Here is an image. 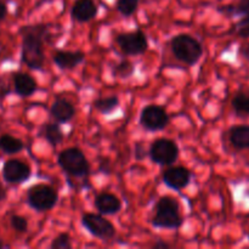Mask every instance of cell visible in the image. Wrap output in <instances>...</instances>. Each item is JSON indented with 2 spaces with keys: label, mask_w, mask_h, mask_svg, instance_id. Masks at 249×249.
<instances>
[{
  "label": "cell",
  "mask_w": 249,
  "mask_h": 249,
  "mask_svg": "<svg viewBox=\"0 0 249 249\" xmlns=\"http://www.w3.org/2000/svg\"><path fill=\"white\" fill-rule=\"evenodd\" d=\"M22 62L32 70H41L45 62L44 43L50 38V29L46 24H31L22 27Z\"/></svg>",
  "instance_id": "obj_1"
},
{
  "label": "cell",
  "mask_w": 249,
  "mask_h": 249,
  "mask_svg": "<svg viewBox=\"0 0 249 249\" xmlns=\"http://www.w3.org/2000/svg\"><path fill=\"white\" fill-rule=\"evenodd\" d=\"M153 228L177 230L184 224V218L180 213V204L170 196H163L157 201L155 215L151 220Z\"/></svg>",
  "instance_id": "obj_2"
},
{
  "label": "cell",
  "mask_w": 249,
  "mask_h": 249,
  "mask_svg": "<svg viewBox=\"0 0 249 249\" xmlns=\"http://www.w3.org/2000/svg\"><path fill=\"white\" fill-rule=\"evenodd\" d=\"M170 49L175 57L189 66H195L202 57L201 43L190 34H179L170 41Z\"/></svg>",
  "instance_id": "obj_3"
},
{
  "label": "cell",
  "mask_w": 249,
  "mask_h": 249,
  "mask_svg": "<svg viewBox=\"0 0 249 249\" xmlns=\"http://www.w3.org/2000/svg\"><path fill=\"white\" fill-rule=\"evenodd\" d=\"M57 164L66 174L74 178L87 177L90 173V164L84 152L78 147H70L60 152Z\"/></svg>",
  "instance_id": "obj_4"
},
{
  "label": "cell",
  "mask_w": 249,
  "mask_h": 249,
  "mask_svg": "<svg viewBox=\"0 0 249 249\" xmlns=\"http://www.w3.org/2000/svg\"><path fill=\"white\" fill-rule=\"evenodd\" d=\"M57 192L49 185H34L27 191V203L32 209L39 213L51 211L57 204Z\"/></svg>",
  "instance_id": "obj_5"
},
{
  "label": "cell",
  "mask_w": 249,
  "mask_h": 249,
  "mask_svg": "<svg viewBox=\"0 0 249 249\" xmlns=\"http://www.w3.org/2000/svg\"><path fill=\"white\" fill-rule=\"evenodd\" d=\"M179 146L174 140L160 138L153 141L150 146L151 160L158 165H172L179 158Z\"/></svg>",
  "instance_id": "obj_6"
},
{
  "label": "cell",
  "mask_w": 249,
  "mask_h": 249,
  "mask_svg": "<svg viewBox=\"0 0 249 249\" xmlns=\"http://www.w3.org/2000/svg\"><path fill=\"white\" fill-rule=\"evenodd\" d=\"M82 224L88 232L102 241H109L116 236V228L113 224L99 214H83Z\"/></svg>",
  "instance_id": "obj_7"
},
{
  "label": "cell",
  "mask_w": 249,
  "mask_h": 249,
  "mask_svg": "<svg viewBox=\"0 0 249 249\" xmlns=\"http://www.w3.org/2000/svg\"><path fill=\"white\" fill-rule=\"evenodd\" d=\"M117 44L128 56H139L145 53L148 48V40L142 31H133L121 33L116 38Z\"/></svg>",
  "instance_id": "obj_8"
},
{
  "label": "cell",
  "mask_w": 249,
  "mask_h": 249,
  "mask_svg": "<svg viewBox=\"0 0 249 249\" xmlns=\"http://www.w3.org/2000/svg\"><path fill=\"white\" fill-rule=\"evenodd\" d=\"M140 124L148 131H160L169 124V116L163 107L157 105H147L140 114Z\"/></svg>",
  "instance_id": "obj_9"
},
{
  "label": "cell",
  "mask_w": 249,
  "mask_h": 249,
  "mask_svg": "<svg viewBox=\"0 0 249 249\" xmlns=\"http://www.w3.org/2000/svg\"><path fill=\"white\" fill-rule=\"evenodd\" d=\"M2 179L7 184L19 185L31 178L32 169L26 162L19 160H9L2 165Z\"/></svg>",
  "instance_id": "obj_10"
},
{
  "label": "cell",
  "mask_w": 249,
  "mask_h": 249,
  "mask_svg": "<svg viewBox=\"0 0 249 249\" xmlns=\"http://www.w3.org/2000/svg\"><path fill=\"white\" fill-rule=\"evenodd\" d=\"M163 182L167 185L169 189L179 190L185 189L191 181V172L186 167L178 165V167H172L163 173Z\"/></svg>",
  "instance_id": "obj_11"
},
{
  "label": "cell",
  "mask_w": 249,
  "mask_h": 249,
  "mask_svg": "<svg viewBox=\"0 0 249 249\" xmlns=\"http://www.w3.org/2000/svg\"><path fill=\"white\" fill-rule=\"evenodd\" d=\"M84 60L85 55L83 51L57 50L53 55V63L61 70H73L78 67Z\"/></svg>",
  "instance_id": "obj_12"
},
{
  "label": "cell",
  "mask_w": 249,
  "mask_h": 249,
  "mask_svg": "<svg viewBox=\"0 0 249 249\" xmlns=\"http://www.w3.org/2000/svg\"><path fill=\"white\" fill-rule=\"evenodd\" d=\"M94 206L96 211L106 215H114L122 209V202L116 195L109 192H101L95 197Z\"/></svg>",
  "instance_id": "obj_13"
},
{
  "label": "cell",
  "mask_w": 249,
  "mask_h": 249,
  "mask_svg": "<svg viewBox=\"0 0 249 249\" xmlns=\"http://www.w3.org/2000/svg\"><path fill=\"white\" fill-rule=\"evenodd\" d=\"M97 10L99 9L94 0H75L71 14L74 21L85 23L96 17Z\"/></svg>",
  "instance_id": "obj_14"
},
{
  "label": "cell",
  "mask_w": 249,
  "mask_h": 249,
  "mask_svg": "<svg viewBox=\"0 0 249 249\" xmlns=\"http://www.w3.org/2000/svg\"><path fill=\"white\" fill-rule=\"evenodd\" d=\"M14 80V89L18 96L21 97H29L36 91L38 84L36 79L31 74L24 72H16L12 75Z\"/></svg>",
  "instance_id": "obj_15"
},
{
  "label": "cell",
  "mask_w": 249,
  "mask_h": 249,
  "mask_svg": "<svg viewBox=\"0 0 249 249\" xmlns=\"http://www.w3.org/2000/svg\"><path fill=\"white\" fill-rule=\"evenodd\" d=\"M53 118L57 123H67L75 116V107L66 99H57L50 108Z\"/></svg>",
  "instance_id": "obj_16"
},
{
  "label": "cell",
  "mask_w": 249,
  "mask_h": 249,
  "mask_svg": "<svg viewBox=\"0 0 249 249\" xmlns=\"http://www.w3.org/2000/svg\"><path fill=\"white\" fill-rule=\"evenodd\" d=\"M231 145L237 150L249 148V125L232 126L229 131Z\"/></svg>",
  "instance_id": "obj_17"
},
{
  "label": "cell",
  "mask_w": 249,
  "mask_h": 249,
  "mask_svg": "<svg viewBox=\"0 0 249 249\" xmlns=\"http://www.w3.org/2000/svg\"><path fill=\"white\" fill-rule=\"evenodd\" d=\"M24 148V143L21 139H17L10 134L0 136V150L5 155H16Z\"/></svg>",
  "instance_id": "obj_18"
},
{
  "label": "cell",
  "mask_w": 249,
  "mask_h": 249,
  "mask_svg": "<svg viewBox=\"0 0 249 249\" xmlns=\"http://www.w3.org/2000/svg\"><path fill=\"white\" fill-rule=\"evenodd\" d=\"M43 135L51 146H57L65 139L62 130L57 123H48L43 128Z\"/></svg>",
  "instance_id": "obj_19"
},
{
  "label": "cell",
  "mask_w": 249,
  "mask_h": 249,
  "mask_svg": "<svg viewBox=\"0 0 249 249\" xmlns=\"http://www.w3.org/2000/svg\"><path fill=\"white\" fill-rule=\"evenodd\" d=\"M94 107L102 114H109L119 107V99L116 95L107 97H101L94 101Z\"/></svg>",
  "instance_id": "obj_20"
},
{
  "label": "cell",
  "mask_w": 249,
  "mask_h": 249,
  "mask_svg": "<svg viewBox=\"0 0 249 249\" xmlns=\"http://www.w3.org/2000/svg\"><path fill=\"white\" fill-rule=\"evenodd\" d=\"M231 105L237 116H249V94L247 92H237Z\"/></svg>",
  "instance_id": "obj_21"
},
{
  "label": "cell",
  "mask_w": 249,
  "mask_h": 249,
  "mask_svg": "<svg viewBox=\"0 0 249 249\" xmlns=\"http://www.w3.org/2000/svg\"><path fill=\"white\" fill-rule=\"evenodd\" d=\"M134 70H135V67H134V65L130 61L123 60L113 66V68H112V74L117 78H121V79H125V78H129L133 75Z\"/></svg>",
  "instance_id": "obj_22"
},
{
  "label": "cell",
  "mask_w": 249,
  "mask_h": 249,
  "mask_svg": "<svg viewBox=\"0 0 249 249\" xmlns=\"http://www.w3.org/2000/svg\"><path fill=\"white\" fill-rule=\"evenodd\" d=\"M139 0H118L117 10L124 17H129L138 10Z\"/></svg>",
  "instance_id": "obj_23"
},
{
  "label": "cell",
  "mask_w": 249,
  "mask_h": 249,
  "mask_svg": "<svg viewBox=\"0 0 249 249\" xmlns=\"http://www.w3.org/2000/svg\"><path fill=\"white\" fill-rule=\"evenodd\" d=\"M51 249H71L72 248V241L68 233H60L53 240L50 245Z\"/></svg>",
  "instance_id": "obj_24"
},
{
  "label": "cell",
  "mask_w": 249,
  "mask_h": 249,
  "mask_svg": "<svg viewBox=\"0 0 249 249\" xmlns=\"http://www.w3.org/2000/svg\"><path fill=\"white\" fill-rule=\"evenodd\" d=\"M11 228L19 233H24L28 231V221L22 215H12L10 219Z\"/></svg>",
  "instance_id": "obj_25"
},
{
  "label": "cell",
  "mask_w": 249,
  "mask_h": 249,
  "mask_svg": "<svg viewBox=\"0 0 249 249\" xmlns=\"http://www.w3.org/2000/svg\"><path fill=\"white\" fill-rule=\"evenodd\" d=\"M235 31L237 36H242V38H249V15L243 16V18L237 22Z\"/></svg>",
  "instance_id": "obj_26"
},
{
  "label": "cell",
  "mask_w": 249,
  "mask_h": 249,
  "mask_svg": "<svg viewBox=\"0 0 249 249\" xmlns=\"http://www.w3.org/2000/svg\"><path fill=\"white\" fill-rule=\"evenodd\" d=\"M233 15H241V16L249 15V0H240L237 5L233 6Z\"/></svg>",
  "instance_id": "obj_27"
},
{
  "label": "cell",
  "mask_w": 249,
  "mask_h": 249,
  "mask_svg": "<svg viewBox=\"0 0 249 249\" xmlns=\"http://www.w3.org/2000/svg\"><path fill=\"white\" fill-rule=\"evenodd\" d=\"M134 155H135L136 160H143V158L147 156V153H146L145 146H143L141 142L136 143V145H135V152H134Z\"/></svg>",
  "instance_id": "obj_28"
},
{
  "label": "cell",
  "mask_w": 249,
  "mask_h": 249,
  "mask_svg": "<svg viewBox=\"0 0 249 249\" xmlns=\"http://www.w3.org/2000/svg\"><path fill=\"white\" fill-rule=\"evenodd\" d=\"M7 16V6L5 1L0 0V22L4 21Z\"/></svg>",
  "instance_id": "obj_29"
},
{
  "label": "cell",
  "mask_w": 249,
  "mask_h": 249,
  "mask_svg": "<svg viewBox=\"0 0 249 249\" xmlns=\"http://www.w3.org/2000/svg\"><path fill=\"white\" fill-rule=\"evenodd\" d=\"M10 94V88L4 82H0V99L7 96Z\"/></svg>",
  "instance_id": "obj_30"
},
{
  "label": "cell",
  "mask_w": 249,
  "mask_h": 249,
  "mask_svg": "<svg viewBox=\"0 0 249 249\" xmlns=\"http://www.w3.org/2000/svg\"><path fill=\"white\" fill-rule=\"evenodd\" d=\"M153 248L155 249H168V248H170V245L169 243L164 242V241L158 240L157 242H155V245H153Z\"/></svg>",
  "instance_id": "obj_31"
},
{
  "label": "cell",
  "mask_w": 249,
  "mask_h": 249,
  "mask_svg": "<svg viewBox=\"0 0 249 249\" xmlns=\"http://www.w3.org/2000/svg\"><path fill=\"white\" fill-rule=\"evenodd\" d=\"M100 169H101L104 173H107V174H109V173H111V172H109L111 169L108 168V162H102Z\"/></svg>",
  "instance_id": "obj_32"
},
{
  "label": "cell",
  "mask_w": 249,
  "mask_h": 249,
  "mask_svg": "<svg viewBox=\"0 0 249 249\" xmlns=\"http://www.w3.org/2000/svg\"><path fill=\"white\" fill-rule=\"evenodd\" d=\"M241 53H242V55L245 56V57L249 58V44L248 45L243 46V48H241Z\"/></svg>",
  "instance_id": "obj_33"
},
{
  "label": "cell",
  "mask_w": 249,
  "mask_h": 249,
  "mask_svg": "<svg viewBox=\"0 0 249 249\" xmlns=\"http://www.w3.org/2000/svg\"><path fill=\"white\" fill-rule=\"evenodd\" d=\"M5 197H6V194H5V190L0 187V201H2V199H4Z\"/></svg>",
  "instance_id": "obj_34"
},
{
  "label": "cell",
  "mask_w": 249,
  "mask_h": 249,
  "mask_svg": "<svg viewBox=\"0 0 249 249\" xmlns=\"http://www.w3.org/2000/svg\"><path fill=\"white\" fill-rule=\"evenodd\" d=\"M0 248H2V243L1 242H0Z\"/></svg>",
  "instance_id": "obj_35"
}]
</instances>
